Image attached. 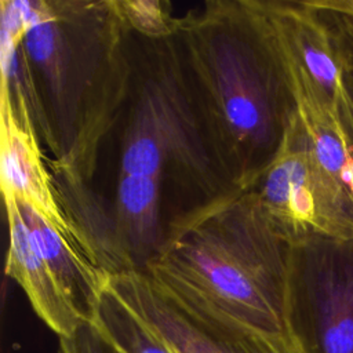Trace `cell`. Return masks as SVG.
<instances>
[{
  "mask_svg": "<svg viewBox=\"0 0 353 353\" xmlns=\"http://www.w3.org/2000/svg\"><path fill=\"white\" fill-rule=\"evenodd\" d=\"M61 353H116L110 345L90 324L84 323L79 330L65 338H59Z\"/></svg>",
  "mask_w": 353,
  "mask_h": 353,
  "instance_id": "obj_16",
  "label": "cell"
},
{
  "mask_svg": "<svg viewBox=\"0 0 353 353\" xmlns=\"http://www.w3.org/2000/svg\"><path fill=\"white\" fill-rule=\"evenodd\" d=\"M335 40L341 62L353 69V18L319 8Z\"/></svg>",
  "mask_w": 353,
  "mask_h": 353,
  "instance_id": "obj_17",
  "label": "cell"
},
{
  "mask_svg": "<svg viewBox=\"0 0 353 353\" xmlns=\"http://www.w3.org/2000/svg\"><path fill=\"white\" fill-rule=\"evenodd\" d=\"M0 182L3 197L32 205L51 223L74 234L58 200L48 156L29 109L4 90H0Z\"/></svg>",
  "mask_w": 353,
  "mask_h": 353,
  "instance_id": "obj_8",
  "label": "cell"
},
{
  "mask_svg": "<svg viewBox=\"0 0 353 353\" xmlns=\"http://www.w3.org/2000/svg\"><path fill=\"white\" fill-rule=\"evenodd\" d=\"M248 189L290 244L316 236L353 239V226L320 170L296 113L276 156Z\"/></svg>",
  "mask_w": 353,
  "mask_h": 353,
  "instance_id": "obj_6",
  "label": "cell"
},
{
  "mask_svg": "<svg viewBox=\"0 0 353 353\" xmlns=\"http://www.w3.org/2000/svg\"><path fill=\"white\" fill-rule=\"evenodd\" d=\"M283 54L334 109L342 92L343 66L332 32L310 0H256Z\"/></svg>",
  "mask_w": 353,
  "mask_h": 353,
  "instance_id": "obj_9",
  "label": "cell"
},
{
  "mask_svg": "<svg viewBox=\"0 0 353 353\" xmlns=\"http://www.w3.org/2000/svg\"><path fill=\"white\" fill-rule=\"evenodd\" d=\"M17 204L37 252L50 266L77 312L90 323L109 274L94 262L74 234L51 223L32 205L19 200Z\"/></svg>",
  "mask_w": 353,
  "mask_h": 353,
  "instance_id": "obj_12",
  "label": "cell"
},
{
  "mask_svg": "<svg viewBox=\"0 0 353 353\" xmlns=\"http://www.w3.org/2000/svg\"><path fill=\"white\" fill-rule=\"evenodd\" d=\"M3 199L8 223L6 274L19 284L34 313L58 338L73 335L87 321L33 245L17 200Z\"/></svg>",
  "mask_w": 353,
  "mask_h": 353,
  "instance_id": "obj_11",
  "label": "cell"
},
{
  "mask_svg": "<svg viewBox=\"0 0 353 353\" xmlns=\"http://www.w3.org/2000/svg\"><path fill=\"white\" fill-rule=\"evenodd\" d=\"M281 55L291 83L296 114L309 138L314 159L353 226V139L342 124L338 110L313 90L283 52Z\"/></svg>",
  "mask_w": 353,
  "mask_h": 353,
  "instance_id": "obj_10",
  "label": "cell"
},
{
  "mask_svg": "<svg viewBox=\"0 0 353 353\" xmlns=\"http://www.w3.org/2000/svg\"><path fill=\"white\" fill-rule=\"evenodd\" d=\"M175 41L218 165L245 190L296 113L273 32L256 0H210L178 18Z\"/></svg>",
  "mask_w": 353,
  "mask_h": 353,
  "instance_id": "obj_1",
  "label": "cell"
},
{
  "mask_svg": "<svg viewBox=\"0 0 353 353\" xmlns=\"http://www.w3.org/2000/svg\"><path fill=\"white\" fill-rule=\"evenodd\" d=\"M163 182L159 176L117 174L112 215L120 244L135 270H142L164 241Z\"/></svg>",
  "mask_w": 353,
  "mask_h": 353,
  "instance_id": "obj_13",
  "label": "cell"
},
{
  "mask_svg": "<svg viewBox=\"0 0 353 353\" xmlns=\"http://www.w3.org/2000/svg\"><path fill=\"white\" fill-rule=\"evenodd\" d=\"M285 321L305 353H353V239L291 244Z\"/></svg>",
  "mask_w": 353,
  "mask_h": 353,
  "instance_id": "obj_5",
  "label": "cell"
},
{
  "mask_svg": "<svg viewBox=\"0 0 353 353\" xmlns=\"http://www.w3.org/2000/svg\"><path fill=\"white\" fill-rule=\"evenodd\" d=\"M109 290L175 353H305L290 332H266L219 313L183 305L141 270L108 277Z\"/></svg>",
  "mask_w": 353,
  "mask_h": 353,
  "instance_id": "obj_7",
  "label": "cell"
},
{
  "mask_svg": "<svg viewBox=\"0 0 353 353\" xmlns=\"http://www.w3.org/2000/svg\"><path fill=\"white\" fill-rule=\"evenodd\" d=\"M148 43L134 63L119 174L171 179L199 203L233 190L212 152L175 37Z\"/></svg>",
  "mask_w": 353,
  "mask_h": 353,
  "instance_id": "obj_4",
  "label": "cell"
},
{
  "mask_svg": "<svg viewBox=\"0 0 353 353\" xmlns=\"http://www.w3.org/2000/svg\"><path fill=\"white\" fill-rule=\"evenodd\" d=\"M310 3L317 8L353 18V0H310Z\"/></svg>",
  "mask_w": 353,
  "mask_h": 353,
  "instance_id": "obj_19",
  "label": "cell"
},
{
  "mask_svg": "<svg viewBox=\"0 0 353 353\" xmlns=\"http://www.w3.org/2000/svg\"><path fill=\"white\" fill-rule=\"evenodd\" d=\"M22 48L47 127L51 171L92 183L134 73L114 0H25Z\"/></svg>",
  "mask_w": 353,
  "mask_h": 353,
  "instance_id": "obj_2",
  "label": "cell"
},
{
  "mask_svg": "<svg viewBox=\"0 0 353 353\" xmlns=\"http://www.w3.org/2000/svg\"><path fill=\"white\" fill-rule=\"evenodd\" d=\"M342 66V92L338 105V114L346 131L353 139V69L343 63Z\"/></svg>",
  "mask_w": 353,
  "mask_h": 353,
  "instance_id": "obj_18",
  "label": "cell"
},
{
  "mask_svg": "<svg viewBox=\"0 0 353 353\" xmlns=\"http://www.w3.org/2000/svg\"><path fill=\"white\" fill-rule=\"evenodd\" d=\"M290 250L254 192L233 189L176 215L141 272L183 305L281 334Z\"/></svg>",
  "mask_w": 353,
  "mask_h": 353,
  "instance_id": "obj_3",
  "label": "cell"
},
{
  "mask_svg": "<svg viewBox=\"0 0 353 353\" xmlns=\"http://www.w3.org/2000/svg\"><path fill=\"white\" fill-rule=\"evenodd\" d=\"M90 324L116 353H175L108 287H105Z\"/></svg>",
  "mask_w": 353,
  "mask_h": 353,
  "instance_id": "obj_14",
  "label": "cell"
},
{
  "mask_svg": "<svg viewBox=\"0 0 353 353\" xmlns=\"http://www.w3.org/2000/svg\"><path fill=\"white\" fill-rule=\"evenodd\" d=\"M116 10L131 32L146 40H167L176 34L178 18L170 10L168 1L161 0H114Z\"/></svg>",
  "mask_w": 353,
  "mask_h": 353,
  "instance_id": "obj_15",
  "label": "cell"
}]
</instances>
